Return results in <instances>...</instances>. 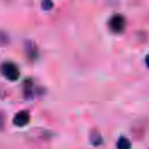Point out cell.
<instances>
[{"label":"cell","instance_id":"cell-1","mask_svg":"<svg viewBox=\"0 0 149 149\" xmlns=\"http://www.w3.org/2000/svg\"><path fill=\"white\" fill-rule=\"evenodd\" d=\"M1 73L8 79V80H16L20 76V71H19V68L13 64V63H3L1 65Z\"/></svg>","mask_w":149,"mask_h":149},{"label":"cell","instance_id":"cell-2","mask_svg":"<svg viewBox=\"0 0 149 149\" xmlns=\"http://www.w3.org/2000/svg\"><path fill=\"white\" fill-rule=\"evenodd\" d=\"M125 24H126V20L123 16L121 15H114L109 22V26H111V29L115 33H120L125 28Z\"/></svg>","mask_w":149,"mask_h":149},{"label":"cell","instance_id":"cell-3","mask_svg":"<svg viewBox=\"0 0 149 149\" xmlns=\"http://www.w3.org/2000/svg\"><path fill=\"white\" fill-rule=\"evenodd\" d=\"M13 122H14V125H16V126H19V127L26 126V125L29 122V113L26 112V111L19 112V113L14 116Z\"/></svg>","mask_w":149,"mask_h":149},{"label":"cell","instance_id":"cell-4","mask_svg":"<svg viewBox=\"0 0 149 149\" xmlns=\"http://www.w3.org/2000/svg\"><path fill=\"white\" fill-rule=\"evenodd\" d=\"M118 149H130V142L126 137H120L118 141Z\"/></svg>","mask_w":149,"mask_h":149},{"label":"cell","instance_id":"cell-5","mask_svg":"<svg viewBox=\"0 0 149 149\" xmlns=\"http://www.w3.org/2000/svg\"><path fill=\"white\" fill-rule=\"evenodd\" d=\"M51 7H52V2H51V0H43V1H42V8H43V9L49 10Z\"/></svg>","mask_w":149,"mask_h":149},{"label":"cell","instance_id":"cell-6","mask_svg":"<svg viewBox=\"0 0 149 149\" xmlns=\"http://www.w3.org/2000/svg\"><path fill=\"white\" fill-rule=\"evenodd\" d=\"M3 123H5V118H3V114L0 112V129L3 128Z\"/></svg>","mask_w":149,"mask_h":149},{"label":"cell","instance_id":"cell-7","mask_svg":"<svg viewBox=\"0 0 149 149\" xmlns=\"http://www.w3.org/2000/svg\"><path fill=\"white\" fill-rule=\"evenodd\" d=\"M146 63H147V65L149 66V55L147 56V58H146Z\"/></svg>","mask_w":149,"mask_h":149}]
</instances>
